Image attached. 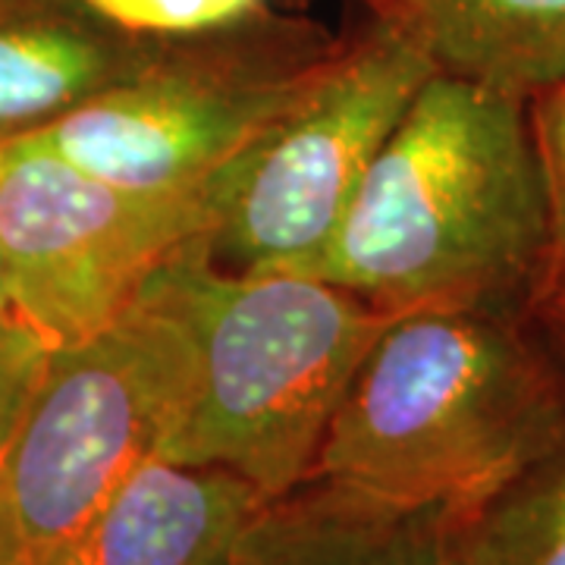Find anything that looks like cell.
<instances>
[{"label":"cell","mask_w":565,"mask_h":565,"mask_svg":"<svg viewBox=\"0 0 565 565\" xmlns=\"http://www.w3.org/2000/svg\"><path fill=\"white\" fill-rule=\"evenodd\" d=\"M446 519L308 478L264 503L233 565H446Z\"/></svg>","instance_id":"30bf717a"},{"label":"cell","mask_w":565,"mask_h":565,"mask_svg":"<svg viewBox=\"0 0 565 565\" xmlns=\"http://www.w3.org/2000/svg\"><path fill=\"white\" fill-rule=\"evenodd\" d=\"M446 565H565V440L484 500L449 512Z\"/></svg>","instance_id":"7c38bea8"},{"label":"cell","mask_w":565,"mask_h":565,"mask_svg":"<svg viewBox=\"0 0 565 565\" xmlns=\"http://www.w3.org/2000/svg\"><path fill=\"white\" fill-rule=\"evenodd\" d=\"M192 343V381L154 456L243 475L267 500L311 478L323 434L393 315L315 274H230L207 233L145 282Z\"/></svg>","instance_id":"3957f363"},{"label":"cell","mask_w":565,"mask_h":565,"mask_svg":"<svg viewBox=\"0 0 565 565\" xmlns=\"http://www.w3.org/2000/svg\"><path fill=\"white\" fill-rule=\"evenodd\" d=\"M102 29L154 54L211 51L305 29L280 0H70Z\"/></svg>","instance_id":"4fadbf2b"},{"label":"cell","mask_w":565,"mask_h":565,"mask_svg":"<svg viewBox=\"0 0 565 565\" xmlns=\"http://www.w3.org/2000/svg\"><path fill=\"white\" fill-rule=\"evenodd\" d=\"M192 381L180 321L139 296L79 343L51 349L20 427L0 456V512L39 565L158 452Z\"/></svg>","instance_id":"277c9868"},{"label":"cell","mask_w":565,"mask_h":565,"mask_svg":"<svg viewBox=\"0 0 565 565\" xmlns=\"http://www.w3.org/2000/svg\"><path fill=\"white\" fill-rule=\"evenodd\" d=\"M550 211V282H565V76L527 102Z\"/></svg>","instance_id":"5bb4252c"},{"label":"cell","mask_w":565,"mask_h":565,"mask_svg":"<svg viewBox=\"0 0 565 565\" xmlns=\"http://www.w3.org/2000/svg\"><path fill=\"white\" fill-rule=\"evenodd\" d=\"M437 73L531 102L565 76V0H364Z\"/></svg>","instance_id":"8fae6325"},{"label":"cell","mask_w":565,"mask_h":565,"mask_svg":"<svg viewBox=\"0 0 565 565\" xmlns=\"http://www.w3.org/2000/svg\"><path fill=\"white\" fill-rule=\"evenodd\" d=\"M305 274L384 315H525L550 277L527 102L434 73Z\"/></svg>","instance_id":"6da1fadb"},{"label":"cell","mask_w":565,"mask_h":565,"mask_svg":"<svg viewBox=\"0 0 565 565\" xmlns=\"http://www.w3.org/2000/svg\"><path fill=\"white\" fill-rule=\"evenodd\" d=\"M0 565H32L29 556L22 553L20 541H17V534H13L3 512H0Z\"/></svg>","instance_id":"e0dca14e"},{"label":"cell","mask_w":565,"mask_h":565,"mask_svg":"<svg viewBox=\"0 0 565 565\" xmlns=\"http://www.w3.org/2000/svg\"><path fill=\"white\" fill-rule=\"evenodd\" d=\"M522 318H390L345 386L311 478L459 512L563 444L565 377Z\"/></svg>","instance_id":"7a4b0ae2"},{"label":"cell","mask_w":565,"mask_h":565,"mask_svg":"<svg viewBox=\"0 0 565 565\" xmlns=\"http://www.w3.org/2000/svg\"><path fill=\"white\" fill-rule=\"evenodd\" d=\"M264 503L230 468L148 456L39 565H233Z\"/></svg>","instance_id":"ba28073f"},{"label":"cell","mask_w":565,"mask_h":565,"mask_svg":"<svg viewBox=\"0 0 565 565\" xmlns=\"http://www.w3.org/2000/svg\"><path fill=\"white\" fill-rule=\"evenodd\" d=\"M333 47L311 29H296L170 54L25 139L122 189H195L299 107Z\"/></svg>","instance_id":"52a82bcc"},{"label":"cell","mask_w":565,"mask_h":565,"mask_svg":"<svg viewBox=\"0 0 565 565\" xmlns=\"http://www.w3.org/2000/svg\"><path fill=\"white\" fill-rule=\"evenodd\" d=\"M163 57L102 29L70 0H0V145L39 132Z\"/></svg>","instance_id":"9c48e42d"},{"label":"cell","mask_w":565,"mask_h":565,"mask_svg":"<svg viewBox=\"0 0 565 565\" xmlns=\"http://www.w3.org/2000/svg\"><path fill=\"white\" fill-rule=\"evenodd\" d=\"M0 311H7V280H3V262H0Z\"/></svg>","instance_id":"ac0fdd59"},{"label":"cell","mask_w":565,"mask_h":565,"mask_svg":"<svg viewBox=\"0 0 565 565\" xmlns=\"http://www.w3.org/2000/svg\"><path fill=\"white\" fill-rule=\"evenodd\" d=\"M51 345L10 308L0 311V456L20 427Z\"/></svg>","instance_id":"9a60e30c"},{"label":"cell","mask_w":565,"mask_h":565,"mask_svg":"<svg viewBox=\"0 0 565 565\" xmlns=\"http://www.w3.org/2000/svg\"><path fill=\"white\" fill-rule=\"evenodd\" d=\"M236 163L195 189L141 192L98 180L39 141H3L7 308L51 349L104 330L182 245L211 233Z\"/></svg>","instance_id":"5b68a950"},{"label":"cell","mask_w":565,"mask_h":565,"mask_svg":"<svg viewBox=\"0 0 565 565\" xmlns=\"http://www.w3.org/2000/svg\"><path fill=\"white\" fill-rule=\"evenodd\" d=\"M537 315L546 330V349L556 359L559 371L565 377V282H550L544 286V292L537 296Z\"/></svg>","instance_id":"2e32d148"},{"label":"cell","mask_w":565,"mask_h":565,"mask_svg":"<svg viewBox=\"0 0 565 565\" xmlns=\"http://www.w3.org/2000/svg\"><path fill=\"white\" fill-rule=\"evenodd\" d=\"M434 73L415 41L374 17L337 44L299 107L236 163L207 233L211 262L230 274H305Z\"/></svg>","instance_id":"8992f818"}]
</instances>
